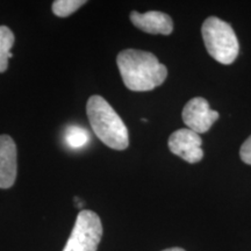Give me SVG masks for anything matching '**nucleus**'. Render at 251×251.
<instances>
[{"label": "nucleus", "mask_w": 251, "mask_h": 251, "mask_svg": "<svg viewBox=\"0 0 251 251\" xmlns=\"http://www.w3.org/2000/svg\"><path fill=\"white\" fill-rule=\"evenodd\" d=\"M169 149L174 155L179 156L187 163H198L202 159L203 150L201 149L202 140L199 134L181 128L174 131L169 137Z\"/></svg>", "instance_id": "6"}, {"label": "nucleus", "mask_w": 251, "mask_h": 251, "mask_svg": "<svg viewBox=\"0 0 251 251\" xmlns=\"http://www.w3.org/2000/svg\"><path fill=\"white\" fill-rule=\"evenodd\" d=\"M240 157L246 164L251 165V135L249 139H247L246 142H244L242 144V147H241Z\"/></svg>", "instance_id": "12"}, {"label": "nucleus", "mask_w": 251, "mask_h": 251, "mask_svg": "<svg viewBox=\"0 0 251 251\" xmlns=\"http://www.w3.org/2000/svg\"><path fill=\"white\" fill-rule=\"evenodd\" d=\"M130 21L135 27L148 34L170 35L174 30L172 19L168 14L158 11H150L147 13L133 11L130 13Z\"/></svg>", "instance_id": "8"}, {"label": "nucleus", "mask_w": 251, "mask_h": 251, "mask_svg": "<svg viewBox=\"0 0 251 251\" xmlns=\"http://www.w3.org/2000/svg\"><path fill=\"white\" fill-rule=\"evenodd\" d=\"M86 114L94 134L103 144L114 150H125L129 146V134L120 115L102 97H90Z\"/></svg>", "instance_id": "2"}, {"label": "nucleus", "mask_w": 251, "mask_h": 251, "mask_svg": "<svg viewBox=\"0 0 251 251\" xmlns=\"http://www.w3.org/2000/svg\"><path fill=\"white\" fill-rule=\"evenodd\" d=\"M201 34L207 51L215 61L228 65L236 59L240 45L230 25L216 17H209L202 24Z\"/></svg>", "instance_id": "3"}, {"label": "nucleus", "mask_w": 251, "mask_h": 251, "mask_svg": "<svg viewBox=\"0 0 251 251\" xmlns=\"http://www.w3.org/2000/svg\"><path fill=\"white\" fill-rule=\"evenodd\" d=\"M18 153L15 142L8 135H0V188L12 187L17 179Z\"/></svg>", "instance_id": "7"}, {"label": "nucleus", "mask_w": 251, "mask_h": 251, "mask_svg": "<svg viewBox=\"0 0 251 251\" xmlns=\"http://www.w3.org/2000/svg\"><path fill=\"white\" fill-rule=\"evenodd\" d=\"M84 4H86L85 0H56L52 2V12L59 18H67Z\"/></svg>", "instance_id": "11"}, {"label": "nucleus", "mask_w": 251, "mask_h": 251, "mask_svg": "<svg viewBox=\"0 0 251 251\" xmlns=\"http://www.w3.org/2000/svg\"><path fill=\"white\" fill-rule=\"evenodd\" d=\"M119 71L127 89L146 92L162 85L168 76V69L153 54L136 49H126L117 57Z\"/></svg>", "instance_id": "1"}, {"label": "nucleus", "mask_w": 251, "mask_h": 251, "mask_svg": "<svg viewBox=\"0 0 251 251\" xmlns=\"http://www.w3.org/2000/svg\"><path fill=\"white\" fill-rule=\"evenodd\" d=\"M219 119V113L209 108L208 101L201 97L191 99L183 109V121L187 129L197 134L209 130L212 125Z\"/></svg>", "instance_id": "5"}, {"label": "nucleus", "mask_w": 251, "mask_h": 251, "mask_svg": "<svg viewBox=\"0 0 251 251\" xmlns=\"http://www.w3.org/2000/svg\"><path fill=\"white\" fill-rule=\"evenodd\" d=\"M14 34L7 26H0V74L8 68V59L13 57L11 52L14 45Z\"/></svg>", "instance_id": "9"}, {"label": "nucleus", "mask_w": 251, "mask_h": 251, "mask_svg": "<svg viewBox=\"0 0 251 251\" xmlns=\"http://www.w3.org/2000/svg\"><path fill=\"white\" fill-rule=\"evenodd\" d=\"M102 237V225L99 215L92 211L79 212L76 224L63 251H97Z\"/></svg>", "instance_id": "4"}, {"label": "nucleus", "mask_w": 251, "mask_h": 251, "mask_svg": "<svg viewBox=\"0 0 251 251\" xmlns=\"http://www.w3.org/2000/svg\"><path fill=\"white\" fill-rule=\"evenodd\" d=\"M65 144L71 149H80L90 142V134L85 128L79 126H70L64 133Z\"/></svg>", "instance_id": "10"}, {"label": "nucleus", "mask_w": 251, "mask_h": 251, "mask_svg": "<svg viewBox=\"0 0 251 251\" xmlns=\"http://www.w3.org/2000/svg\"><path fill=\"white\" fill-rule=\"evenodd\" d=\"M163 251H185V250L181 249V248H170V249H166Z\"/></svg>", "instance_id": "13"}]
</instances>
